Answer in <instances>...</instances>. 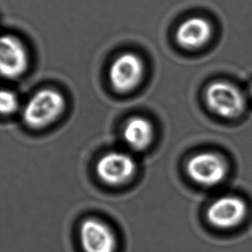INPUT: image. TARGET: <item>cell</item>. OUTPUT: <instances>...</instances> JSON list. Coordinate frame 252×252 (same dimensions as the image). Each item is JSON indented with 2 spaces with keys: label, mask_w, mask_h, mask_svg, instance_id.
Instances as JSON below:
<instances>
[{
  "label": "cell",
  "mask_w": 252,
  "mask_h": 252,
  "mask_svg": "<svg viewBox=\"0 0 252 252\" xmlns=\"http://www.w3.org/2000/svg\"><path fill=\"white\" fill-rule=\"evenodd\" d=\"M65 107L64 96L53 89H43L31 96L24 106L23 119L33 128H41L54 123Z\"/></svg>",
  "instance_id": "1"
},
{
  "label": "cell",
  "mask_w": 252,
  "mask_h": 252,
  "mask_svg": "<svg viewBox=\"0 0 252 252\" xmlns=\"http://www.w3.org/2000/svg\"><path fill=\"white\" fill-rule=\"evenodd\" d=\"M206 102L215 114L229 119L241 115L246 107V99L239 89L223 81L208 85Z\"/></svg>",
  "instance_id": "2"
},
{
  "label": "cell",
  "mask_w": 252,
  "mask_h": 252,
  "mask_svg": "<svg viewBox=\"0 0 252 252\" xmlns=\"http://www.w3.org/2000/svg\"><path fill=\"white\" fill-rule=\"evenodd\" d=\"M248 208L246 201L237 196L226 195L215 200L208 208L207 219L219 230H231L245 221Z\"/></svg>",
  "instance_id": "3"
},
{
  "label": "cell",
  "mask_w": 252,
  "mask_h": 252,
  "mask_svg": "<svg viewBox=\"0 0 252 252\" xmlns=\"http://www.w3.org/2000/svg\"><path fill=\"white\" fill-rule=\"evenodd\" d=\"M189 177L202 186H215L220 184L227 175V165L220 155L201 153L191 158L187 164Z\"/></svg>",
  "instance_id": "4"
},
{
  "label": "cell",
  "mask_w": 252,
  "mask_h": 252,
  "mask_svg": "<svg viewBox=\"0 0 252 252\" xmlns=\"http://www.w3.org/2000/svg\"><path fill=\"white\" fill-rule=\"evenodd\" d=\"M144 64L132 53L120 55L109 70V80L116 92H128L136 88L143 79Z\"/></svg>",
  "instance_id": "5"
},
{
  "label": "cell",
  "mask_w": 252,
  "mask_h": 252,
  "mask_svg": "<svg viewBox=\"0 0 252 252\" xmlns=\"http://www.w3.org/2000/svg\"><path fill=\"white\" fill-rule=\"evenodd\" d=\"M79 239L84 252H116L117 249L116 233L99 219H87L83 222Z\"/></svg>",
  "instance_id": "6"
},
{
  "label": "cell",
  "mask_w": 252,
  "mask_h": 252,
  "mask_svg": "<svg viewBox=\"0 0 252 252\" xmlns=\"http://www.w3.org/2000/svg\"><path fill=\"white\" fill-rule=\"evenodd\" d=\"M137 165L133 158L121 152H110L96 164L99 178L109 185H122L133 178Z\"/></svg>",
  "instance_id": "7"
},
{
  "label": "cell",
  "mask_w": 252,
  "mask_h": 252,
  "mask_svg": "<svg viewBox=\"0 0 252 252\" xmlns=\"http://www.w3.org/2000/svg\"><path fill=\"white\" fill-rule=\"evenodd\" d=\"M29 65L27 50L23 42L11 34L1 38L0 69L6 79H17L26 72Z\"/></svg>",
  "instance_id": "8"
},
{
  "label": "cell",
  "mask_w": 252,
  "mask_h": 252,
  "mask_svg": "<svg viewBox=\"0 0 252 252\" xmlns=\"http://www.w3.org/2000/svg\"><path fill=\"white\" fill-rule=\"evenodd\" d=\"M212 33L213 29L208 20L199 17H190L177 28L176 39L181 47L194 50L207 44Z\"/></svg>",
  "instance_id": "9"
},
{
  "label": "cell",
  "mask_w": 252,
  "mask_h": 252,
  "mask_svg": "<svg viewBox=\"0 0 252 252\" xmlns=\"http://www.w3.org/2000/svg\"><path fill=\"white\" fill-rule=\"evenodd\" d=\"M123 138L133 150L142 151L149 147L154 138V127L148 120L134 116L126 122Z\"/></svg>",
  "instance_id": "10"
},
{
  "label": "cell",
  "mask_w": 252,
  "mask_h": 252,
  "mask_svg": "<svg viewBox=\"0 0 252 252\" xmlns=\"http://www.w3.org/2000/svg\"><path fill=\"white\" fill-rule=\"evenodd\" d=\"M18 107L17 96L14 92L3 90L0 95V109L3 115H10L15 112Z\"/></svg>",
  "instance_id": "11"
},
{
  "label": "cell",
  "mask_w": 252,
  "mask_h": 252,
  "mask_svg": "<svg viewBox=\"0 0 252 252\" xmlns=\"http://www.w3.org/2000/svg\"><path fill=\"white\" fill-rule=\"evenodd\" d=\"M250 94H251V95H252V85L251 86V88H250Z\"/></svg>",
  "instance_id": "12"
}]
</instances>
